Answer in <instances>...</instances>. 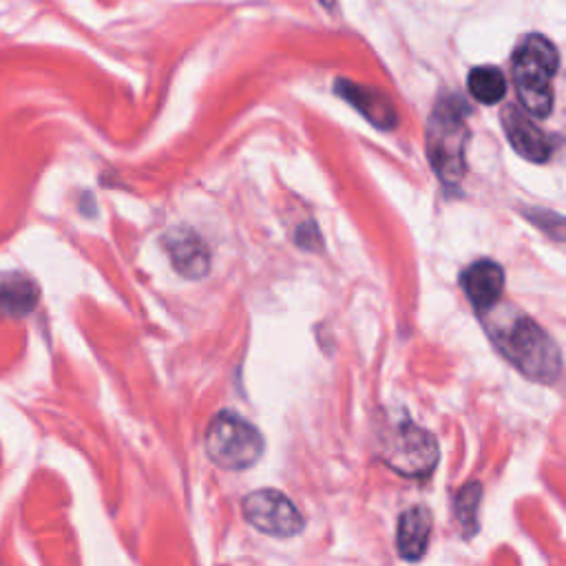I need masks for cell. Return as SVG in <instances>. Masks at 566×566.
<instances>
[{"instance_id":"6da1fadb","label":"cell","mask_w":566,"mask_h":566,"mask_svg":"<svg viewBox=\"0 0 566 566\" xmlns=\"http://www.w3.org/2000/svg\"><path fill=\"white\" fill-rule=\"evenodd\" d=\"M491 340L517 371L537 382H553L562 371V354L555 340L528 316L511 310L484 321Z\"/></svg>"},{"instance_id":"7a4b0ae2","label":"cell","mask_w":566,"mask_h":566,"mask_svg":"<svg viewBox=\"0 0 566 566\" xmlns=\"http://www.w3.org/2000/svg\"><path fill=\"white\" fill-rule=\"evenodd\" d=\"M467 113L458 95H447L438 99L427 122V155L444 188H455L467 172Z\"/></svg>"},{"instance_id":"3957f363","label":"cell","mask_w":566,"mask_h":566,"mask_svg":"<svg viewBox=\"0 0 566 566\" xmlns=\"http://www.w3.org/2000/svg\"><path fill=\"white\" fill-rule=\"evenodd\" d=\"M559 66L555 44L539 35H526L513 53V84L526 113L546 117L553 111V75Z\"/></svg>"},{"instance_id":"277c9868","label":"cell","mask_w":566,"mask_h":566,"mask_svg":"<svg viewBox=\"0 0 566 566\" xmlns=\"http://www.w3.org/2000/svg\"><path fill=\"white\" fill-rule=\"evenodd\" d=\"M261 431L237 411H219L212 416L206 429L208 458L228 471H241L252 467L263 453Z\"/></svg>"},{"instance_id":"5b68a950","label":"cell","mask_w":566,"mask_h":566,"mask_svg":"<svg viewBox=\"0 0 566 566\" xmlns=\"http://www.w3.org/2000/svg\"><path fill=\"white\" fill-rule=\"evenodd\" d=\"M380 455L396 473L420 478L436 467L438 444L427 429L407 418L385 427L380 433Z\"/></svg>"},{"instance_id":"8992f818","label":"cell","mask_w":566,"mask_h":566,"mask_svg":"<svg viewBox=\"0 0 566 566\" xmlns=\"http://www.w3.org/2000/svg\"><path fill=\"white\" fill-rule=\"evenodd\" d=\"M243 513L256 531L272 537H292L303 528L298 509L285 493L276 489L252 491L243 500Z\"/></svg>"},{"instance_id":"52a82bcc","label":"cell","mask_w":566,"mask_h":566,"mask_svg":"<svg viewBox=\"0 0 566 566\" xmlns=\"http://www.w3.org/2000/svg\"><path fill=\"white\" fill-rule=\"evenodd\" d=\"M502 126L506 133V139L515 148L517 155H522L528 161L542 164L553 155V142L544 135L542 128H537L520 108L506 106L502 108Z\"/></svg>"},{"instance_id":"ba28073f","label":"cell","mask_w":566,"mask_h":566,"mask_svg":"<svg viewBox=\"0 0 566 566\" xmlns=\"http://www.w3.org/2000/svg\"><path fill=\"white\" fill-rule=\"evenodd\" d=\"M334 91L349 102L367 122H371L376 128L380 130H391L398 124V113L391 104V99L374 88V86H365V84H356L349 80H338L334 84Z\"/></svg>"},{"instance_id":"9c48e42d","label":"cell","mask_w":566,"mask_h":566,"mask_svg":"<svg viewBox=\"0 0 566 566\" xmlns=\"http://www.w3.org/2000/svg\"><path fill=\"white\" fill-rule=\"evenodd\" d=\"M460 285L478 312H489L504 290V272L495 261L482 259L460 274Z\"/></svg>"},{"instance_id":"30bf717a","label":"cell","mask_w":566,"mask_h":566,"mask_svg":"<svg viewBox=\"0 0 566 566\" xmlns=\"http://www.w3.org/2000/svg\"><path fill=\"white\" fill-rule=\"evenodd\" d=\"M166 248L175 270L186 279H201L208 272L210 254L206 243L195 232L172 230L166 237Z\"/></svg>"},{"instance_id":"8fae6325","label":"cell","mask_w":566,"mask_h":566,"mask_svg":"<svg viewBox=\"0 0 566 566\" xmlns=\"http://www.w3.org/2000/svg\"><path fill=\"white\" fill-rule=\"evenodd\" d=\"M431 533V513L427 506H411L398 520L396 546L402 559L416 562L424 555Z\"/></svg>"},{"instance_id":"7c38bea8","label":"cell","mask_w":566,"mask_h":566,"mask_svg":"<svg viewBox=\"0 0 566 566\" xmlns=\"http://www.w3.org/2000/svg\"><path fill=\"white\" fill-rule=\"evenodd\" d=\"M40 298L38 283L22 272H0V316H24Z\"/></svg>"},{"instance_id":"4fadbf2b","label":"cell","mask_w":566,"mask_h":566,"mask_svg":"<svg viewBox=\"0 0 566 566\" xmlns=\"http://www.w3.org/2000/svg\"><path fill=\"white\" fill-rule=\"evenodd\" d=\"M469 93L480 104H495L506 95V80L495 66H475L467 80Z\"/></svg>"},{"instance_id":"5bb4252c","label":"cell","mask_w":566,"mask_h":566,"mask_svg":"<svg viewBox=\"0 0 566 566\" xmlns=\"http://www.w3.org/2000/svg\"><path fill=\"white\" fill-rule=\"evenodd\" d=\"M480 493H482L480 482H467L455 497V515H458L464 537H471L478 531L475 513H478V504H480Z\"/></svg>"},{"instance_id":"9a60e30c","label":"cell","mask_w":566,"mask_h":566,"mask_svg":"<svg viewBox=\"0 0 566 566\" xmlns=\"http://www.w3.org/2000/svg\"><path fill=\"white\" fill-rule=\"evenodd\" d=\"M321 2H323L327 9H332V7H334V0H321Z\"/></svg>"}]
</instances>
